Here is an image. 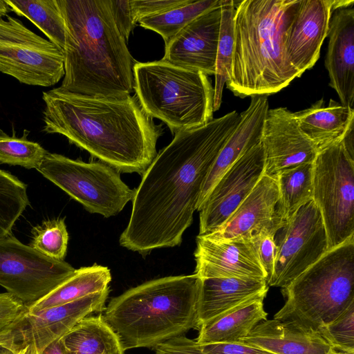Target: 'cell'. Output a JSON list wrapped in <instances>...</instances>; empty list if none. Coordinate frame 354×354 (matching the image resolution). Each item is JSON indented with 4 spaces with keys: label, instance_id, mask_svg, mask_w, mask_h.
I'll return each instance as SVG.
<instances>
[{
    "label": "cell",
    "instance_id": "4fadbf2b",
    "mask_svg": "<svg viewBox=\"0 0 354 354\" xmlns=\"http://www.w3.org/2000/svg\"><path fill=\"white\" fill-rule=\"evenodd\" d=\"M109 288L80 299L36 313L26 311L0 335V346L15 354L28 345L40 353L84 317L105 309Z\"/></svg>",
    "mask_w": 354,
    "mask_h": 354
},
{
    "label": "cell",
    "instance_id": "ba28073f",
    "mask_svg": "<svg viewBox=\"0 0 354 354\" xmlns=\"http://www.w3.org/2000/svg\"><path fill=\"white\" fill-rule=\"evenodd\" d=\"M37 170L89 212L105 218L119 214L135 194L119 171L102 162H85L48 152Z\"/></svg>",
    "mask_w": 354,
    "mask_h": 354
},
{
    "label": "cell",
    "instance_id": "8fae6325",
    "mask_svg": "<svg viewBox=\"0 0 354 354\" xmlns=\"http://www.w3.org/2000/svg\"><path fill=\"white\" fill-rule=\"evenodd\" d=\"M75 271L67 262L49 258L11 234L0 238V286L27 308Z\"/></svg>",
    "mask_w": 354,
    "mask_h": 354
},
{
    "label": "cell",
    "instance_id": "f546056e",
    "mask_svg": "<svg viewBox=\"0 0 354 354\" xmlns=\"http://www.w3.org/2000/svg\"><path fill=\"white\" fill-rule=\"evenodd\" d=\"M234 0H221V19L214 73V111L221 106L223 87L231 74L234 43Z\"/></svg>",
    "mask_w": 354,
    "mask_h": 354
},
{
    "label": "cell",
    "instance_id": "3957f363",
    "mask_svg": "<svg viewBox=\"0 0 354 354\" xmlns=\"http://www.w3.org/2000/svg\"><path fill=\"white\" fill-rule=\"evenodd\" d=\"M66 25L60 88L121 97L133 91L134 60L118 29L109 0H57Z\"/></svg>",
    "mask_w": 354,
    "mask_h": 354
},
{
    "label": "cell",
    "instance_id": "5bb4252c",
    "mask_svg": "<svg viewBox=\"0 0 354 354\" xmlns=\"http://www.w3.org/2000/svg\"><path fill=\"white\" fill-rule=\"evenodd\" d=\"M264 171L261 142L243 154L218 179L198 209L199 234L221 227L254 188Z\"/></svg>",
    "mask_w": 354,
    "mask_h": 354
},
{
    "label": "cell",
    "instance_id": "836d02e7",
    "mask_svg": "<svg viewBox=\"0 0 354 354\" xmlns=\"http://www.w3.org/2000/svg\"><path fill=\"white\" fill-rule=\"evenodd\" d=\"M31 233L30 246L49 258L64 261L68 241L64 218L44 221Z\"/></svg>",
    "mask_w": 354,
    "mask_h": 354
},
{
    "label": "cell",
    "instance_id": "d4e9b609",
    "mask_svg": "<svg viewBox=\"0 0 354 354\" xmlns=\"http://www.w3.org/2000/svg\"><path fill=\"white\" fill-rule=\"evenodd\" d=\"M266 294L252 297L203 324L198 344L239 342L260 322L267 319L263 308Z\"/></svg>",
    "mask_w": 354,
    "mask_h": 354
},
{
    "label": "cell",
    "instance_id": "cb8c5ba5",
    "mask_svg": "<svg viewBox=\"0 0 354 354\" xmlns=\"http://www.w3.org/2000/svg\"><path fill=\"white\" fill-rule=\"evenodd\" d=\"M323 99L308 109L294 113L301 132L317 151L341 140L354 124V109L330 99L325 106Z\"/></svg>",
    "mask_w": 354,
    "mask_h": 354
},
{
    "label": "cell",
    "instance_id": "2e32d148",
    "mask_svg": "<svg viewBox=\"0 0 354 354\" xmlns=\"http://www.w3.org/2000/svg\"><path fill=\"white\" fill-rule=\"evenodd\" d=\"M353 3V0L300 1L286 40L288 60L300 75L318 60L333 12Z\"/></svg>",
    "mask_w": 354,
    "mask_h": 354
},
{
    "label": "cell",
    "instance_id": "7a4b0ae2",
    "mask_svg": "<svg viewBox=\"0 0 354 354\" xmlns=\"http://www.w3.org/2000/svg\"><path fill=\"white\" fill-rule=\"evenodd\" d=\"M44 131L64 136L120 172L143 174L157 156L160 125L130 95H86L59 87L44 91Z\"/></svg>",
    "mask_w": 354,
    "mask_h": 354
},
{
    "label": "cell",
    "instance_id": "4dcf8cb0",
    "mask_svg": "<svg viewBox=\"0 0 354 354\" xmlns=\"http://www.w3.org/2000/svg\"><path fill=\"white\" fill-rule=\"evenodd\" d=\"M221 0H189L165 12L142 19L139 25L159 34L167 44L183 28L198 16L212 9Z\"/></svg>",
    "mask_w": 354,
    "mask_h": 354
},
{
    "label": "cell",
    "instance_id": "d6986e66",
    "mask_svg": "<svg viewBox=\"0 0 354 354\" xmlns=\"http://www.w3.org/2000/svg\"><path fill=\"white\" fill-rule=\"evenodd\" d=\"M278 201L277 180L263 175L229 219L217 230L205 236L227 240L250 238L263 231L276 235L285 224L277 212Z\"/></svg>",
    "mask_w": 354,
    "mask_h": 354
},
{
    "label": "cell",
    "instance_id": "8992f818",
    "mask_svg": "<svg viewBox=\"0 0 354 354\" xmlns=\"http://www.w3.org/2000/svg\"><path fill=\"white\" fill-rule=\"evenodd\" d=\"M284 306L274 319L317 332L354 303V236L328 250L282 288Z\"/></svg>",
    "mask_w": 354,
    "mask_h": 354
},
{
    "label": "cell",
    "instance_id": "8d00e7d4",
    "mask_svg": "<svg viewBox=\"0 0 354 354\" xmlns=\"http://www.w3.org/2000/svg\"><path fill=\"white\" fill-rule=\"evenodd\" d=\"M275 235L266 231L250 237L259 261L266 274V283L270 279L274 266L276 245Z\"/></svg>",
    "mask_w": 354,
    "mask_h": 354
},
{
    "label": "cell",
    "instance_id": "83f0119b",
    "mask_svg": "<svg viewBox=\"0 0 354 354\" xmlns=\"http://www.w3.org/2000/svg\"><path fill=\"white\" fill-rule=\"evenodd\" d=\"M277 212L285 223L304 204L313 200V163L286 170L277 177Z\"/></svg>",
    "mask_w": 354,
    "mask_h": 354
},
{
    "label": "cell",
    "instance_id": "d590c367",
    "mask_svg": "<svg viewBox=\"0 0 354 354\" xmlns=\"http://www.w3.org/2000/svg\"><path fill=\"white\" fill-rule=\"evenodd\" d=\"M189 0H129L136 24L142 19L165 12L187 3Z\"/></svg>",
    "mask_w": 354,
    "mask_h": 354
},
{
    "label": "cell",
    "instance_id": "5b68a950",
    "mask_svg": "<svg viewBox=\"0 0 354 354\" xmlns=\"http://www.w3.org/2000/svg\"><path fill=\"white\" fill-rule=\"evenodd\" d=\"M198 281L194 274L162 277L113 298L103 317L124 351L154 348L198 329Z\"/></svg>",
    "mask_w": 354,
    "mask_h": 354
},
{
    "label": "cell",
    "instance_id": "9c48e42d",
    "mask_svg": "<svg viewBox=\"0 0 354 354\" xmlns=\"http://www.w3.org/2000/svg\"><path fill=\"white\" fill-rule=\"evenodd\" d=\"M313 201L322 216L328 250L354 236V158L342 138L317 154Z\"/></svg>",
    "mask_w": 354,
    "mask_h": 354
},
{
    "label": "cell",
    "instance_id": "4316f807",
    "mask_svg": "<svg viewBox=\"0 0 354 354\" xmlns=\"http://www.w3.org/2000/svg\"><path fill=\"white\" fill-rule=\"evenodd\" d=\"M110 270L94 264L75 269L74 273L47 295L27 308L28 313H36L48 308L67 304L91 294L109 288Z\"/></svg>",
    "mask_w": 354,
    "mask_h": 354
},
{
    "label": "cell",
    "instance_id": "e0dca14e",
    "mask_svg": "<svg viewBox=\"0 0 354 354\" xmlns=\"http://www.w3.org/2000/svg\"><path fill=\"white\" fill-rule=\"evenodd\" d=\"M194 274L203 278H250L266 280L250 238L216 240L196 237Z\"/></svg>",
    "mask_w": 354,
    "mask_h": 354
},
{
    "label": "cell",
    "instance_id": "bcb514c9",
    "mask_svg": "<svg viewBox=\"0 0 354 354\" xmlns=\"http://www.w3.org/2000/svg\"><path fill=\"white\" fill-rule=\"evenodd\" d=\"M328 354H348V353H342V352H340V351H337L335 349H333L330 353Z\"/></svg>",
    "mask_w": 354,
    "mask_h": 354
},
{
    "label": "cell",
    "instance_id": "f1b7e54d",
    "mask_svg": "<svg viewBox=\"0 0 354 354\" xmlns=\"http://www.w3.org/2000/svg\"><path fill=\"white\" fill-rule=\"evenodd\" d=\"M12 12L35 24L49 41L64 52L66 25L57 0H6Z\"/></svg>",
    "mask_w": 354,
    "mask_h": 354
},
{
    "label": "cell",
    "instance_id": "277c9868",
    "mask_svg": "<svg viewBox=\"0 0 354 354\" xmlns=\"http://www.w3.org/2000/svg\"><path fill=\"white\" fill-rule=\"evenodd\" d=\"M300 1H234V52L226 86L234 95L268 96L301 76L286 53Z\"/></svg>",
    "mask_w": 354,
    "mask_h": 354
},
{
    "label": "cell",
    "instance_id": "ac0fdd59",
    "mask_svg": "<svg viewBox=\"0 0 354 354\" xmlns=\"http://www.w3.org/2000/svg\"><path fill=\"white\" fill-rule=\"evenodd\" d=\"M221 19V0L165 44L162 59L207 76L214 75Z\"/></svg>",
    "mask_w": 354,
    "mask_h": 354
},
{
    "label": "cell",
    "instance_id": "52a82bcc",
    "mask_svg": "<svg viewBox=\"0 0 354 354\" xmlns=\"http://www.w3.org/2000/svg\"><path fill=\"white\" fill-rule=\"evenodd\" d=\"M133 90L145 113L172 133L213 119L214 88L207 75L162 59L135 62Z\"/></svg>",
    "mask_w": 354,
    "mask_h": 354
},
{
    "label": "cell",
    "instance_id": "9a60e30c",
    "mask_svg": "<svg viewBox=\"0 0 354 354\" xmlns=\"http://www.w3.org/2000/svg\"><path fill=\"white\" fill-rule=\"evenodd\" d=\"M261 142L264 155L263 175L275 180L286 170L313 163L318 153L300 130L294 113L286 107L268 109Z\"/></svg>",
    "mask_w": 354,
    "mask_h": 354
},
{
    "label": "cell",
    "instance_id": "60d3db41",
    "mask_svg": "<svg viewBox=\"0 0 354 354\" xmlns=\"http://www.w3.org/2000/svg\"><path fill=\"white\" fill-rule=\"evenodd\" d=\"M153 349L154 354H205L196 340L184 335L171 339Z\"/></svg>",
    "mask_w": 354,
    "mask_h": 354
},
{
    "label": "cell",
    "instance_id": "7dc6e473",
    "mask_svg": "<svg viewBox=\"0 0 354 354\" xmlns=\"http://www.w3.org/2000/svg\"><path fill=\"white\" fill-rule=\"evenodd\" d=\"M17 354H22V350L21 351H19L18 353Z\"/></svg>",
    "mask_w": 354,
    "mask_h": 354
},
{
    "label": "cell",
    "instance_id": "f6af8a7d",
    "mask_svg": "<svg viewBox=\"0 0 354 354\" xmlns=\"http://www.w3.org/2000/svg\"><path fill=\"white\" fill-rule=\"evenodd\" d=\"M0 354H15L11 350L0 346Z\"/></svg>",
    "mask_w": 354,
    "mask_h": 354
},
{
    "label": "cell",
    "instance_id": "7c38bea8",
    "mask_svg": "<svg viewBox=\"0 0 354 354\" xmlns=\"http://www.w3.org/2000/svg\"><path fill=\"white\" fill-rule=\"evenodd\" d=\"M276 234L274 266L268 286L287 287L328 251L322 216L313 200L302 205Z\"/></svg>",
    "mask_w": 354,
    "mask_h": 354
},
{
    "label": "cell",
    "instance_id": "74e56055",
    "mask_svg": "<svg viewBox=\"0 0 354 354\" xmlns=\"http://www.w3.org/2000/svg\"><path fill=\"white\" fill-rule=\"evenodd\" d=\"M26 310L27 307L12 295L0 293V335Z\"/></svg>",
    "mask_w": 354,
    "mask_h": 354
},
{
    "label": "cell",
    "instance_id": "d6a6232c",
    "mask_svg": "<svg viewBox=\"0 0 354 354\" xmlns=\"http://www.w3.org/2000/svg\"><path fill=\"white\" fill-rule=\"evenodd\" d=\"M30 131L24 129L17 138L13 129L10 136L0 129V164L19 165L26 169H37L48 152L39 143L28 140Z\"/></svg>",
    "mask_w": 354,
    "mask_h": 354
},
{
    "label": "cell",
    "instance_id": "603a6c76",
    "mask_svg": "<svg viewBox=\"0 0 354 354\" xmlns=\"http://www.w3.org/2000/svg\"><path fill=\"white\" fill-rule=\"evenodd\" d=\"M239 342L274 354H328L334 349L317 332L274 319L259 323Z\"/></svg>",
    "mask_w": 354,
    "mask_h": 354
},
{
    "label": "cell",
    "instance_id": "30bf717a",
    "mask_svg": "<svg viewBox=\"0 0 354 354\" xmlns=\"http://www.w3.org/2000/svg\"><path fill=\"white\" fill-rule=\"evenodd\" d=\"M0 72L20 83L48 87L64 76V56L17 18H0Z\"/></svg>",
    "mask_w": 354,
    "mask_h": 354
},
{
    "label": "cell",
    "instance_id": "b9f144b4",
    "mask_svg": "<svg viewBox=\"0 0 354 354\" xmlns=\"http://www.w3.org/2000/svg\"><path fill=\"white\" fill-rule=\"evenodd\" d=\"M39 354H65L60 339L48 345Z\"/></svg>",
    "mask_w": 354,
    "mask_h": 354
},
{
    "label": "cell",
    "instance_id": "f35d334b",
    "mask_svg": "<svg viewBox=\"0 0 354 354\" xmlns=\"http://www.w3.org/2000/svg\"><path fill=\"white\" fill-rule=\"evenodd\" d=\"M111 13L115 24L126 41L133 30L135 23L129 0H109Z\"/></svg>",
    "mask_w": 354,
    "mask_h": 354
},
{
    "label": "cell",
    "instance_id": "7402d4cb",
    "mask_svg": "<svg viewBox=\"0 0 354 354\" xmlns=\"http://www.w3.org/2000/svg\"><path fill=\"white\" fill-rule=\"evenodd\" d=\"M198 281L196 317L198 329L206 322L249 299L267 294L265 279L203 278Z\"/></svg>",
    "mask_w": 354,
    "mask_h": 354
},
{
    "label": "cell",
    "instance_id": "484cf974",
    "mask_svg": "<svg viewBox=\"0 0 354 354\" xmlns=\"http://www.w3.org/2000/svg\"><path fill=\"white\" fill-rule=\"evenodd\" d=\"M65 354H124L103 315L87 316L60 338Z\"/></svg>",
    "mask_w": 354,
    "mask_h": 354
},
{
    "label": "cell",
    "instance_id": "ee69618b",
    "mask_svg": "<svg viewBox=\"0 0 354 354\" xmlns=\"http://www.w3.org/2000/svg\"><path fill=\"white\" fill-rule=\"evenodd\" d=\"M22 354H39L34 345H28L22 350Z\"/></svg>",
    "mask_w": 354,
    "mask_h": 354
},
{
    "label": "cell",
    "instance_id": "ab89813d",
    "mask_svg": "<svg viewBox=\"0 0 354 354\" xmlns=\"http://www.w3.org/2000/svg\"><path fill=\"white\" fill-rule=\"evenodd\" d=\"M198 344L205 354H274L243 342Z\"/></svg>",
    "mask_w": 354,
    "mask_h": 354
},
{
    "label": "cell",
    "instance_id": "ffe728a7",
    "mask_svg": "<svg viewBox=\"0 0 354 354\" xmlns=\"http://www.w3.org/2000/svg\"><path fill=\"white\" fill-rule=\"evenodd\" d=\"M325 66L329 85L336 91L342 105L354 104V8L335 10L331 16Z\"/></svg>",
    "mask_w": 354,
    "mask_h": 354
},
{
    "label": "cell",
    "instance_id": "e575fe53",
    "mask_svg": "<svg viewBox=\"0 0 354 354\" xmlns=\"http://www.w3.org/2000/svg\"><path fill=\"white\" fill-rule=\"evenodd\" d=\"M317 333L336 351L354 354V303Z\"/></svg>",
    "mask_w": 354,
    "mask_h": 354
},
{
    "label": "cell",
    "instance_id": "7bdbcfd3",
    "mask_svg": "<svg viewBox=\"0 0 354 354\" xmlns=\"http://www.w3.org/2000/svg\"><path fill=\"white\" fill-rule=\"evenodd\" d=\"M10 12H12V10L6 0H0V18H2L3 16H7L8 13Z\"/></svg>",
    "mask_w": 354,
    "mask_h": 354
},
{
    "label": "cell",
    "instance_id": "1f68e13d",
    "mask_svg": "<svg viewBox=\"0 0 354 354\" xmlns=\"http://www.w3.org/2000/svg\"><path fill=\"white\" fill-rule=\"evenodd\" d=\"M29 204L27 185L0 169V238L11 234L13 225Z\"/></svg>",
    "mask_w": 354,
    "mask_h": 354
},
{
    "label": "cell",
    "instance_id": "6da1fadb",
    "mask_svg": "<svg viewBox=\"0 0 354 354\" xmlns=\"http://www.w3.org/2000/svg\"><path fill=\"white\" fill-rule=\"evenodd\" d=\"M241 114L232 111L206 124L180 131L158 153L135 189L121 246L146 256L180 245L206 178Z\"/></svg>",
    "mask_w": 354,
    "mask_h": 354
},
{
    "label": "cell",
    "instance_id": "44dd1931",
    "mask_svg": "<svg viewBox=\"0 0 354 354\" xmlns=\"http://www.w3.org/2000/svg\"><path fill=\"white\" fill-rule=\"evenodd\" d=\"M269 109L268 96L251 97L248 107L240 113V121L221 150L204 183L198 209L223 174L243 154L261 142Z\"/></svg>",
    "mask_w": 354,
    "mask_h": 354
}]
</instances>
